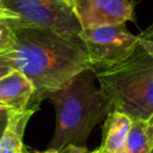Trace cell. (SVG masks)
I'll use <instances>...</instances> for the list:
<instances>
[{
    "mask_svg": "<svg viewBox=\"0 0 153 153\" xmlns=\"http://www.w3.org/2000/svg\"><path fill=\"white\" fill-rule=\"evenodd\" d=\"M16 44L1 54L11 67L22 72L33 85L29 108H38L49 93L63 86L79 72L91 68L79 37H66L39 27H13Z\"/></svg>",
    "mask_w": 153,
    "mask_h": 153,
    "instance_id": "cell-1",
    "label": "cell"
},
{
    "mask_svg": "<svg viewBox=\"0 0 153 153\" xmlns=\"http://www.w3.org/2000/svg\"><path fill=\"white\" fill-rule=\"evenodd\" d=\"M96 71L86 68L47 96L56 114L48 149L60 152L68 145L85 146L93 128L112 110L108 97L96 86Z\"/></svg>",
    "mask_w": 153,
    "mask_h": 153,
    "instance_id": "cell-2",
    "label": "cell"
},
{
    "mask_svg": "<svg viewBox=\"0 0 153 153\" xmlns=\"http://www.w3.org/2000/svg\"><path fill=\"white\" fill-rule=\"evenodd\" d=\"M96 75L112 110L131 120L147 121L153 115V56L141 43L128 59Z\"/></svg>",
    "mask_w": 153,
    "mask_h": 153,
    "instance_id": "cell-3",
    "label": "cell"
},
{
    "mask_svg": "<svg viewBox=\"0 0 153 153\" xmlns=\"http://www.w3.org/2000/svg\"><path fill=\"white\" fill-rule=\"evenodd\" d=\"M1 6L13 11V27H39L66 37H78L80 24L73 11V0H1Z\"/></svg>",
    "mask_w": 153,
    "mask_h": 153,
    "instance_id": "cell-4",
    "label": "cell"
},
{
    "mask_svg": "<svg viewBox=\"0 0 153 153\" xmlns=\"http://www.w3.org/2000/svg\"><path fill=\"white\" fill-rule=\"evenodd\" d=\"M78 37L85 45L91 68L96 72L116 66L128 59L141 41L140 33L133 35L124 24L84 29Z\"/></svg>",
    "mask_w": 153,
    "mask_h": 153,
    "instance_id": "cell-5",
    "label": "cell"
},
{
    "mask_svg": "<svg viewBox=\"0 0 153 153\" xmlns=\"http://www.w3.org/2000/svg\"><path fill=\"white\" fill-rule=\"evenodd\" d=\"M73 11L81 30L97 29L133 20L134 4L130 0H73Z\"/></svg>",
    "mask_w": 153,
    "mask_h": 153,
    "instance_id": "cell-6",
    "label": "cell"
},
{
    "mask_svg": "<svg viewBox=\"0 0 153 153\" xmlns=\"http://www.w3.org/2000/svg\"><path fill=\"white\" fill-rule=\"evenodd\" d=\"M33 92V85L19 71L13 69L0 78V104L10 110L27 109Z\"/></svg>",
    "mask_w": 153,
    "mask_h": 153,
    "instance_id": "cell-7",
    "label": "cell"
},
{
    "mask_svg": "<svg viewBox=\"0 0 153 153\" xmlns=\"http://www.w3.org/2000/svg\"><path fill=\"white\" fill-rule=\"evenodd\" d=\"M133 120L123 112L111 110L103 124L100 153H127V137Z\"/></svg>",
    "mask_w": 153,
    "mask_h": 153,
    "instance_id": "cell-8",
    "label": "cell"
},
{
    "mask_svg": "<svg viewBox=\"0 0 153 153\" xmlns=\"http://www.w3.org/2000/svg\"><path fill=\"white\" fill-rule=\"evenodd\" d=\"M38 108L32 106L22 111L11 110L6 128L0 137V153H22L23 139L29 120Z\"/></svg>",
    "mask_w": 153,
    "mask_h": 153,
    "instance_id": "cell-9",
    "label": "cell"
},
{
    "mask_svg": "<svg viewBox=\"0 0 153 153\" xmlns=\"http://www.w3.org/2000/svg\"><path fill=\"white\" fill-rule=\"evenodd\" d=\"M152 145L147 135L146 121L133 120L127 137V153H151Z\"/></svg>",
    "mask_w": 153,
    "mask_h": 153,
    "instance_id": "cell-10",
    "label": "cell"
},
{
    "mask_svg": "<svg viewBox=\"0 0 153 153\" xmlns=\"http://www.w3.org/2000/svg\"><path fill=\"white\" fill-rule=\"evenodd\" d=\"M10 20L11 18L0 17V54L10 51L16 44V33Z\"/></svg>",
    "mask_w": 153,
    "mask_h": 153,
    "instance_id": "cell-11",
    "label": "cell"
},
{
    "mask_svg": "<svg viewBox=\"0 0 153 153\" xmlns=\"http://www.w3.org/2000/svg\"><path fill=\"white\" fill-rule=\"evenodd\" d=\"M140 36H141V41H140L141 45L153 56V24L149 27H147L145 31H142Z\"/></svg>",
    "mask_w": 153,
    "mask_h": 153,
    "instance_id": "cell-12",
    "label": "cell"
},
{
    "mask_svg": "<svg viewBox=\"0 0 153 153\" xmlns=\"http://www.w3.org/2000/svg\"><path fill=\"white\" fill-rule=\"evenodd\" d=\"M60 153H100L99 149L94 151H88L85 146H75V145H68L66 146Z\"/></svg>",
    "mask_w": 153,
    "mask_h": 153,
    "instance_id": "cell-13",
    "label": "cell"
},
{
    "mask_svg": "<svg viewBox=\"0 0 153 153\" xmlns=\"http://www.w3.org/2000/svg\"><path fill=\"white\" fill-rule=\"evenodd\" d=\"M13 71V68L11 67V65L6 61V59L0 54V78L1 76H4V75H6V74H8L10 72H12Z\"/></svg>",
    "mask_w": 153,
    "mask_h": 153,
    "instance_id": "cell-14",
    "label": "cell"
},
{
    "mask_svg": "<svg viewBox=\"0 0 153 153\" xmlns=\"http://www.w3.org/2000/svg\"><path fill=\"white\" fill-rule=\"evenodd\" d=\"M10 109L7 110H4V111H0V137L6 128V124H7V121H8V116H10Z\"/></svg>",
    "mask_w": 153,
    "mask_h": 153,
    "instance_id": "cell-15",
    "label": "cell"
},
{
    "mask_svg": "<svg viewBox=\"0 0 153 153\" xmlns=\"http://www.w3.org/2000/svg\"><path fill=\"white\" fill-rule=\"evenodd\" d=\"M146 129H147V135L149 137L151 145L153 147V115L146 121Z\"/></svg>",
    "mask_w": 153,
    "mask_h": 153,
    "instance_id": "cell-16",
    "label": "cell"
},
{
    "mask_svg": "<svg viewBox=\"0 0 153 153\" xmlns=\"http://www.w3.org/2000/svg\"><path fill=\"white\" fill-rule=\"evenodd\" d=\"M0 17H4V18H18V16L11 11V10H7L2 6H0Z\"/></svg>",
    "mask_w": 153,
    "mask_h": 153,
    "instance_id": "cell-17",
    "label": "cell"
},
{
    "mask_svg": "<svg viewBox=\"0 0 153 153\" xmlns=\"http://www.w3.org/2000/svg\"><path fill=\"white\" fill-rule=\"evenodd\" d=\"M35 153H60L59 151H53V149H47L44 152H35Z\"/></svg>",
    "mask_w": 153,
    "mask_h": 153,
    "instance_id": "cell-18",
    "label": "cell"
},
{
    "mask_svg": "<svg viewBox=\"0 0 153 153\" xmlns=\"http://www.w3.org/2000/svg\"><path fill=\"white\" fill-rule=\"evenodd\" d=\"M8 108H6L5 105H2V104H0V111H4V110H7Z\"/></svg>",
    "mask_w": 153,
    "mask_h": 153,
    "instance_id": "cell-19",
    "label": "cell"
},
{
    "mask_svg": "<svg viewBox=\"0 0 153 153\" xmlns=\"http://www.w3.org/2000/svg\"><path fill=\"white\" fill-rule=\"evenodd\" d=\"M151 153H153V147H152V149H151Z\"/></svg>",
    "mask_w": 153,
    "mask_h": 153,
    "instance_id": "cell-20",
    "label": "cell"
},
{
    "mask_svg": "<svg viewBox=\"0 0 153 153\" xmlns=\"http://www.w3.org/2000/svg\"><path fill=\"white\" fill-rule=\"evenodd\" d=\"M0 6H1V0H0Z\"/></svg>",
    "mask_w": 153,
    "mask_h": 153,
    "instance_id": "cell-21",
    "label": "cell"
},
{
    "mask_svg": "<svg viewBox=\"0 0 153 153\" xmlns=\"http://www.w3.org/2000/svg\"><path fill=\"white\" fill-rule=\"evenodd\" d=\"M22 153H25V152H24V151H23V152H22Z\"/></svg>",
    "mask_w": 153,
    "mask_h": 153,
    "instance_id": "cell-22",
    "label": "cell"
}]
</instances>
